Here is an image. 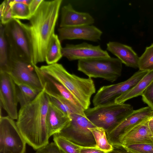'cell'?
Returning <instances> with one entry per match:
<instances>
[{
  "mask_svg": "<svg viewBox=\"0 0 153 153\" xmlns=\"http://www.w3.org/2000/svg\"><path fill=\"white\" fill-rule=\"evenodd\" d=\"M62 1L43 0L29 19L30 24L23 23L31 46L34 65L45 61L47 46L55 34V26Z\"/></svg>",
  "mask_w": 153,
  "mask_h": 153,
  "instance_id": "obj_1",
  "label": "cell"
},
{
  "mask_svg": "<svg viewBox=\"0 0 153 153\" xmlns=\"http://www.w3.org/2000/svg\"><path fill=\"white\" fill-rule=\"evenodd\" d=\"M50 102L44 88L28 104L21 107L17 126L27 144L35 150L48 143L46 118Z\"/></svg>",
  "mask_w": 153,
  "mask_h": 153,
  "instance_id": "obj_2",
  "label": "cell"
},
{
  "mask_svg": "<svg viewBox=\"0 0 153 153\" xmlns=\"http://www.w3.org/2000/svg\"><path fill=\"white\" fill-rule=\"evenodd\" d=\"M44 73L55 79L63 85L75 98L84 110L89 107L92 95L96 92L91 78L80 77L68 72L62 65L56 63L40 68Z\"/></svg>",
  "mask_w": 153,
  "mask_h": 153,
  "instance_id": "obj_3",
  "label": "cell"
},
{
  "mask_svg": "<svg viewBox=\"0 0 153 153\" xmlns=\"http://www.w3.org/2000/svg\"><path fill=\"white\" fill-rule=\"evenodd\" d=\"M133 107L125 103L101 105L84 110L86 118L96 127L108 132L134 111Z\"/></svg>",
  "mask_w": 153,
  "mask_h": 153,
  "instance_id": "obj_4",
  "label": "cell"
},
{
  "mask_svg": "<svg viewBox=\"0 0 153 153\" xmlns=\"http://www.w3.org/2000/svg\"><path fill=\"white\" fill-rule=\"evenodd\" d=\"M4 28L9 56L33 65L31 46L23 23L13 19L4 25Z\"/></svg>",
  "mask_w": 153,
  "mask_h": 153,
  "instance_id": "obj_5",
  "label": "cell"
},
{
  "mask_svg": "<svg viewBox=\"0 0 153 153\" xmlns=\"http://www.w3.org/2000/svg\"><path fill=\"white\" fill-rule=\"evenodd\" d=\"M77 69L89 78H100L111 82L121 76L122 63L117 58H97L78 60Z\"/></svg>",
  "mask_w": 153,
  "mask_h": 153,
  "instance_id": "obj_6",
  "label": "cell"
},
{
  "mask_svg": "<svg viewBox=\"0 0 153 153\" xmlns=\"http://www.w3.org/2000/svg\"><path fill=\"white\" fill-rule=\"evenodd\" d=\"M69 117V122L57 134L82 147H96V142L90 128L96 126L86 117L80 114H71Z\"/></svg>",
  "mask_w": 153,
  "mask_h": 153,
  "instance_id": "obj_7",
  "label": "cell"
},
{
  "mask_svg": "<svg viewBox=\"0 0 153 153\" xmlns=\"http://www.w3.org/2000/svg\"><path fill=\"white\" fill-rule=\"evenodd\" d=\"M26 143L14 120L0 116V153H25Z\"/></svg>",
  "mask_w": 153,
  "mask_h": 153,
  "instance_id": "obj_8",
  "label": "cell"
},
{
  "mask_svg": "<svg viewBox=\"0 0 153 153\" xmlns=\"http://www.w3.org/2000/svg\"><path fill=\"white\" fill-rule=\"evenodd\" d=\"M149 71L140 70L127 80L101 87L94 96V106L115 103V100L134 87Z\"/></svg>",
  "mask_w": 153,
  "mask_h": 153,
  "instance_id": "obj_9",
  "label": "cell"
},
{
  "mask_svg": "<svg viewBox=\"0 0 153 153\" xmlns=\"http://www.w3.org/2000/svg\"><path fill=\"white\" fill-rule=\"evenodd\" d=\"M34 66L30 63L9 56L6 73L10 75L16 85L24 84L42 91L43 88Z\"/></svg>",
  "mask_w": 153,
  "mask_h": 153,
  "instance_id": "obj_10",
  "label": "cell"
},
{
  "mask_svg": "<svg viewBox=\"0 0 153 153\" xmlns=\"http://www.w3.org/2000/svg\"><path fill=\"white\" fill-rule=\"evenodd\" d=\"M153 116V110L148 106L134 110L112 130L106 133L108 142L112 146L121 144L122 137L130 129Z\"/></svg>",
  "mask_w": 153,
  "mask_h": 153,
  "instance_id": "obj_11",
  "label": "cell"
},
{
  "mask_svg": "<svg viewBox=\"0 0 153 153\" xmlns=\"http://www.w3.org/2000/svg\"><path fill=\"white\" fill-rule=\"evenodd\" d=\"M0 105L13 120L17 119L18 102L16 85L10 75L5 72H0Z\"/></svg>",
  "mask_w": 153,
  "mask_h": 153,
  "instance_id": "obj_12",
  "label": "cell"
},
{
  "mask_svg": "<svg viewBox=\"0 0 153 153\" xmlns=\"http://www.w3.org/2000/svg\"><path fill=\"white\" fill-rule=\"evenodd\" d=\"M62 56L71 61L110 57L100 45L95 46L85 42L77 45L67 44L62 48Z\"/></svg>",
  "mask_w": 153,
  "mask_h": 153,
  "instance_id": "obj_13",
  "label": "cell"
},
{
  "mask_svg": "<svg viewBox=\"0 0 153 153\" xmlns=\"http://www.w3.org/2000/svg\"><path fill=\"white\" fill-rule=\"evenodd\" d=\"M58 31L60 41L66 39H82L97 42L100 39L102 33L92 25L60 27Z\"/></svg>",
  "mask_w": 153,
  "mask_h": 153,
  "instance_id": "obj_14",
  "label": "cell"
},
{
  "mask_svg": "<svg viewBox=\"0 0 153 153\" xmlns=\"http://www.w3.org/2000/svg\"><path fill=\"white\" fill-rule=\"evenodd\" d=\"M150 118L142 121L130 129L122 137L121 144L125 146L135 144L153 143V135L148 126Z\"/></svg>",
  "mask_w": 153,
  "mask_h": 153,
  "instance_id": "obj_15",
  "label": "cell"
},
{
  "mask_svg": "<svg viewBox=\"0 0 153 153\" xmlns=\"http://www.w3.org/2000/svg\"><path fill=\"white\" fill-rule=\"evenodd\" d=\"M94 22V18L89 13L76 11L70 4L62 8L60 27L91 25Z\"/></svg>",
  "mask_w": 153,
  "mask_h": 153,
  "instance_id": "obj_16",
  "label": "cell"
},
{
  "mask_svg": "<svg viewBox=\"0 0 153 153\" xmlns=\"http://www.w3.org/2000/svg\"><path fill=\"white\" fill-rule=\"evenodd\" d=\"M106 49L126 66L138 68L139 57L130 46L117 42H109L107 44Z\"/></svg>",
  "mask_w": 153,
  "mask_h": 153,
  "instance_id": "obj_17",
  "label": "cell"
},
{
  "mask_svg": "<svg viewBox=\"0 0 153 153\" xmlns=\"http://www.w3.org/2000/svg\"><path fill=\"white\" fill-rule=\"evenodd\" d=\"M70 120L69 117L50 102L46 123L49 137L59 133Z\"/></svg>",
  "mask_w": 153,
  "mask_h": 153,
  "instance_id": "obj_18",
  "label": "cell"
},
{
  "mask_svg": "<svg viewBox=\"0 0 153 153\" xmlns=\"http://www.w3.org/2000/svg\"><path fill=\"white\" fill-rule=\"evenodd\" d=\"M44 79L48 88L52 92L58 94L68 100L78 109L84 112L82 106L73 95L62 84L50 76L45 74Z\"/></svg>",
  "mask_w": 153,
  "mask_h": 153,
  "instance_id": "obj_19",
  "label": "cell"
},
{
  "mask_svg": "<svg viewBox=\"0 0 153 153\" xmlns=\"http://www.w3.org/2000/svg\"><path fill=\"white\" fill-rule=\"evenodd\" d=\"M153 81V70L148 73L133 88L117 98L115 103H124L127 100L142 95L144 91Z\"/></svg>",
  "mask_w": 153,
  "mask_h": 153,
  "instance_id": "obj_20",
  "label": "cell"
},
{
  "mask_svg": "<svg viewBox=\"0 0 153 153\" xmlns=\"http://www.w3.org/2000/svg\"><path fill=\"white\" fill-rule=\"evenodd\" d=\"M62 48L58 35L55 34L51 37L47 46L45 61L48 65L57 63L62 56Z\"/></svg>",
  "mask_w": 153,
  "mask_h": 153,
  "instance_id": "obj_21",
  "label": "cell"
},
{
  "mask_svg": "<svg viewBox=\"0 0 153 153\" xmlns=\"http://www.w3.org/2000/svg\"><path fill=\"white\" fill-rule=\"evenodd\" d=\"M16 85L17 100L21 107L33 100L41 91L24 84Z\"/></svg>",
  "mask_w": 153,
  "mask_h": 153,
  "instance_id": "obj_22",
  "label": "cell"
},
{
  "mask_svg": "<svg viewBox=\"0 0 153 153\" xmlns=\"http://www.w3.org/2000/svg\"><path fill=\"white\" fill-rule=\"evenodd\" d=\"M0 26V72H6L9 62L7 44L4 35V26Z\"/></svg>",
  "mask_w": 153,
  "mask_h": 153,
  "instance_id": "obj_23",
  "label": "cell"
},
{
  "mask_svg": "<svg viewBox=\"0 0 153 153\" xmlns=\"http://www.w3.org/2000/svg\"><path fill=\"white\" fill-rule=\"evenodd\" d=\"M94 138L96 147L107 153L113 149V146L108 142L105 131L102 128L96 127L90 128Z\"/></svg>",
  "mask_w": 153,
  "mask_h": 153,
  "instance_id": "obj_24",
  "label": "cell"
},
{
  "mask_svg": "<svg viewBox=\"0 0 153 153\" xmlns=\"http://www.w3.org/2000/svg\"><path fill=\"white\" fill-rule=\"evenodd\" d=\"M53 140L63 153H80L81 149L83 147L57 134L53 135Z\"/></svg>",
  "mask_w": 153,
  "mask_h": 153,
  "instance_id": "obj_25",
  "label": "cell"
},
{
  "mask_svg": "<svg viewBox=\"0 0 153 153\" xmlns=\"http://www.w3.org/2000/svg\"><path fill=\"white\" fill-rule=\"evenodd\" d=\"M10 4L13 19L29 20L31 16L28 5L19 2L18 0H10Z\"/></svg>",
  "mask_w": 153,
  "mask_h": 153,
  "instance_id": "obj_26",
  "label": "cell"
},
{
  "mask_svg": "<svg viewBox=\"0 0 153 153\" xmlns=\"http://www.w3.org/2000/svg\"><path fill=\"white\" fill-rule=\"evenodd\" d=\"M138 68L142 71L153 70V43L146 47L144 52L139 57Z\"/></svg>",
  "mask_w": 153,
  "mask_h": 153,
  "instance_id": "obj_27",
  "label": "cell"
},
{
  "mask_svg": "<svg viewBox=\"0 0 153 153\" xmlns=\"http://www.w3.org/2000/svg\"><path fill=\"white\" fill-rule=\"evenodd\" d=\"M124 146L134 153H153V143L135 144Z\"/></svg>",
  "mask_w": 153,
  "mask_h": 153,
  "instance_id": "obj_28",
  "label": "cell"
},
{
  "mask_svg": "<svg viewBox=\"0 0 153 153\" xmlns=\"http://www.w3.org/2000/svg\"><path fill=\"white\" fill-rule=\"evenodd\" d=\"M143 101L153 110V81L142 95Z\"/></svg>",
  "mask_w": 153,
  "mask_h": 153,
  "instance_id": "obj_29",
  "label": "cell"
},
{
  "mask_svg": "<svg viewBox=\"0 0 153 153\" xmlns=\"http://www.w3.org/2000/svg\"><path fill=\"white\" fill-rule=\"evenodd\" d=\"M35 153H63L54 142L49 143L36 150Z\"/></svg>",
  "mask_w": 153,
  "mask_h": 153,
  "instance_id": "obj_30",
  "label": "cell"
},
{
  "mask_svg": "<svg viewBox=\"0 0 153 153\" xmlns=\"http://www.w3.org/2000/svg\"><path fill=\"white\" fill-rule=\"evenodd\" d=\"M1 23L4 25L10 22L13 19L12 15L11 6L10 5L9 0H7V4L4 10L0 17Z\"/></svg>",
  "mask_w": 153,
  "mask_h": 153,
  "instance_id": "obj_31",
  "label": "cell"
},
{
  "mask_svg": "<svg viewBox=\"0 0 153 153\" xmlns=\"http://www.w3.org/2000/svg\"><path fill=\"white\" fill-rule=\"evenodd\" d=\"M107 153H134L122 144L113 146V149Z\"/></svg>",
  "mask_w": 153,
  "mask_h": 153,
  "instance_id": "obj_32",
  "label": "cell"
},
{
  "mask_svg": "<svg viewBox=\"0 0 153 153\" xmlns=\"http://www.w3.org/2000/svg\"><path fill=\"white\" fill-rule=\"evenodd\" d=\"M43 1V0H31L28 5L31 16L34 14Z\"/></svg>",
  "mask_w": 153,
  "mask_h": 153,
  "instance_id": "obj_33",
  "label": "cell"
},
{
  "mask_svg": "<svg viewBox=\"0 0 153 153\" xmlns=\"http://www.w3.org/2000/svg\"><path fill=\"white\" fill-rule=\"evenodd\" d=\"M80 153H107L100 149L94 147H82Z\"/></svg>",
  "mask_w": 153,
  "mask_h": 153,
  "instance_id": "obj_34",
  "label": "cell"
},
{
  "mask_svg": "<svg viewBox=\"0 0 153 153\" xmlns=\"http://www.w3.org/2000/svg\"><path fill=\"white\" fill-rule=\"evenodd\" d=\"M7 0L4 1L0 5V14L1 17L2 15L5 8L7 4Z\"/></svg>",
  "mask_w": 153,
  "mask_h": 153,
  "instance_id": "obj_35",
  "label": "cell"
},
{
  "mask_svg": "<svg viewBox=\"0 0 153 153\" xmlns=\"http://www.w3.org/2000/svg\"><path fill=\"white\" fill-rule=\"evenodd\" d=\"M148 126L149 129L153 135V116L150 117L149 120Z\"/></svg>",
  "mask_w": 153,
  "mask_h": 153,
  "instance_id": "obj_36",
  "label": "cell"
}]
</instances>
